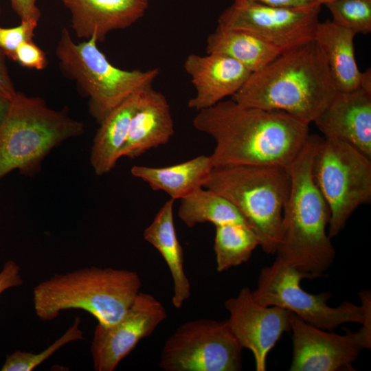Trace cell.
Instances as JSON below:
<instances>
[{
  "label": "cell",
  "mask_w": 371,
  "mask_h": 371,
  "mask_svg": "<svg viewBox=\"0 0 371 371\" xmlns=\"http://www.w3.org/2000/svg\"><path fill=\"white\" fill-rule=\"evenodd\" d=\"M293 359L291 371L352 370V363L363 349H370L371 322L345 335L326 332L290 313Z\"/></svg>",
  "instance_id": "12"
},
{
  "label": "cell",
  "mask_w": 371,
  "mask_h": 371,
  "mask_svg": "<svg viewBox=\"0 0 371 371\" xmlns=\"http://www.w3.org/2000/svg\"><path fill=\"white\" fill-rule=\"evenodd\" d=\"M23 284L21 267L12 260L5 262L0 271V295L5 290Z\"/></svg>",
  "instance_id": "30"
},
{
  "label": "cell",
  "mask_w": 371,
  "mask_h": 371,
  "mask_svg": "<svg viewBox=\"0 0 371 371\" xmlns=\"http://www.w3.org/2000/svg\"><path fill=\"white\" fill-rule=\"evenodd\" d=\"M81 319L76 317L72 325L47 348L39 353L16 350L7 355L1 371H32L68 343L84 339L80 328Z\"/></svg>",
  "instance_id": "26"
},
{
  "label": "cell",
  "mask_w": 371,
  "mask_h": 371,
  "mask_svg": "<svg viewBox=\"0 0 371 371\" xmlns=\"http://www.w3.org/2000/svg\"><path fill=\"white\" fill-rule=\"evenodd\" d=\"M243 349L227 320L196 319L166 339L159 366L166 371H238Z\"/></svg>",
  "instance_id": "10"
},
{
  "label": "cell",
  "mask_w": 371,
  "mask_h": 371,
  "mask_svg": "<svg viewBox=\"0 0 371 371\" xmlns=\"http://www.w3.org/2000/svg\"><path fill=\"white\" fill-rule=\"evenodd\" d=\"M37 25L36 21H21L20 25L14 27H0V49L14 60L17 47L23 42L32 40Z\"/></svg>",
  "instance_id": "28"
},
{
  "label": "cell",
  "mask_w": 371,
  "mask_h": 371,
  "mask_svg": "<svg viewBox=\"0 0 371 371\" xmlns=\"http://www.w3.org/2000/svg\"><path fill=\"white\" fill-rule=\"evenodd\" d=\"M325 5L337 25L356 34L371 32V0H335Z\"/></svg>",
  "instance_id": "27"
},
{
  "label": "cell",
  "mask_w": 371,
  "mask_h": 371,
  "mask_svg": "<svg viewBox=\"0 0 371 371\" xmlns=\"http://www.w3.org/2000/svg\"><path fill=\"white\" fill-rule=\"evenodd\" d=\"M313 174L329 208L331 238L359 206L370 202L371 159L340 139L321 137Z\"/></svg>",
  "instance_id": "8"
},
{
  "label": "cell",
  "mask_w": 371,
  "mask_h": 371,
  "mask_svg": "<svg viewBox=\"0 0 371 371\" xmlns=\"http://www.w3.org/2000/svg\"><path fill=\"white\" fill-rule=\"evenodd\" d=\"M5 56L0 49V92L12 99L16 91L9 75L5 63Z\"/></svg>",
  "instance_id": "32"
},
{
  "label": "cell",
  "mask_w": 371,
  "mask_h": 371,
  "mask_svg": "<svg viewBox=\"0 0 371 371\" xmlns=\"http://www.w3.org/2000/svg\"><path fill=\"white\" fill-rule=\"evenodd\" d=\"M337 92L325 58L313 40L251 73L232 99L244 106L281 111L310 124Z\"/></svg>",
  "instance_id": "2"
},
{
  "label": "cell",
  "mask_w": 371,
  "mask_h": 371,
  "mask_svg": "<svg viewBox=\"0 0 371 371\" xmlns=\"http://www.w3.org/2000/svg\"><path fill=\"white\" fill-rule=\"evenodd\" d=\"M229 327L243 348L253 354L256 370H266L267 357L282 334L290 330V311L257 302L248 287L225 302Z\"/></svg>",
  "instance_id": "14"
},
{
  "label": "cell",
  "mask_w": 371,
  "mask_h": 371,
  "mask_svg": "<svg viewBox=\"0 0 371 371\" xmlns=\"http://www.w3.org/2000/svg\"><path fill=\"white\" fill-rule=\"evenodd\" d=\"M166 317L163 304L153 295L140 291L119 321L110 326L97 324L90 346L95 370H114Z\"/></svg>",
  "instance_id": "13"
},
{
  "label": "cell",
  "mask_w": 371,
  "mask_h": 371,
  "mask_svg": "<svg viewBox=\"0 0 371 371\" xmlns=\"http://www.w3.org/2000/svg\"><path fill=\"white\" fill-rule=\"evenodd\" d=\"M11 102L12 99L0 92V126L7 115Z\"/></svg>",
  "instance_id": "34"
},
{
  "label": "cell",
  "mask_w": 371,
  "mask_h": 371,
  "mask_svg": "<svg viewBox=\"0 0 371 371\" xmlns=\"http://www.w3.org/2000/svg\"><path fill=\"white\" fill-rule=\"evenodd\" d=\"M213 168L210 155H200L166 167L134 166L131 172L153 190H162L175 200L203 188Z\"/></svg>",
  "instance_id": "21"
},
{
  "label": "cell",
  "mask_w": 371,
  "mask_h": 371,
  "mask_svg": "<svg viewBox=\"0 0 371 371\" xmlns=\"http://www.w3.org/2000/svg\"><path fill=\"white\" fill-rule=\"evenodd\" d=\"M12 9L20 17L21 21L38 22L41 12L36 5L37 0H10Z\"/></svg>",
  "instance_id": "31"
},
{
  "label": "cell",
  "mask_w": 371,
  "mask_h": 371,
  "mask_svg": "<svg viewBox=\"0 0 371 371\" xmlns=\"http://www.w3.org/2000/svg\"><path fill=\"white\" fill-rule=\"evenodd\" d=\"M14 61L30 69L41 70L48 64L45 52L31 41L23 42L17 47Z\"/></svg>",
  "instance_id": "29"
},
{
  "label": "cell",
  "mask_w": 371,
  "mask_h": 371,
  "mask_svg": "<svg viewBox=\"0 0 371 371\" xmlns=\"http://www.w3.org/2000/svg\"><path fill=\"white\" fill-rule=\"evenodd\" d=\"M192 123L215 141L210 155L214 168H286L309 136V124L285 112L244 106L233 99L199 111Z\"/></svg>",
  "instance_id": "1"
},
{
  "label": "cell",
  "mask_w": 371,
  "mask_h": 371,
  "mask_svg": "<svg viewBox=\"0 0 371 371\" xmlns=\"http://www.w3.org/2000/svg\"><path fill=\"white\" fill-rule=\"evenodd\" d=\"M359 87L371 93V69L370 68L361 74Z\"/></svg>",
  "instance_id": "35"
},
{
  "label": "cell",
  "mask_w": 371,
  "mask_h": 371,
  "mask_svg": "<svg viewBox=\"0 0 371 371\" xmlns=\"http://www.w3.org/2000/svg\"><path fill=\"white\" fill-rule=\"evenodd\" d=\"M180 200L178 216L188 227L205 223L215 226L231 223L247 224L228 200L212 190L200 188Z\"/></svg>",
  "instance_id": "24"
},
{
  "label": "cell",
  "mask_w": 371,
  "mask_h": 371,
  "mask_svg": "<svg viewBox=\"0 0 371 371\" xmlns=\"http://www.w3.org/2000/svg\"><path fill=\"white\" fill-rule=\"evenodd\" d=\"M0 13H1V9H0Z\"/></svg>",
  "instance_id": "37"
},
{
  "label": "cell",
  "mask_w": 371,
  "mask_h": 371,
  "mask_svg": "<svg viewBox=\"0 0 371 371\" xmlns=\"http://www.w3.org/2000/svg\"><path fill=\"white\" fill-rule=\"evenodd\" d=\"M303 279L292 267L276 259L264 267L258 276L257 288L251 291L254 300L264 306L287 309L304 322L322 330L332 331L341 324L371 322V295L359 293L361 305L343 302L337 307L328 305L329 291L311 294L300 286Z\"/></svg>",
  "instance_id": "9"
},
{
  "label": "cell",
  "mask_w": 371,
  "mask_h": 371,
  "mask_svg": "<svg viewBox=\"0 0 371 371\" xmlns=\"http://www.w3.org/2000/svg\"><path fill=\"white\" fill-rule=\"evenodd\" d=\"M321 137L309 135L286 167L291 188L285 204L276 259L292 267L302 278L323 276L335 258L326 228L330 211L313 178L314 157Z\"/></svg>",
  "instance_id": "3"
},
{
  "label": "cell",
  "mask_w": 371,
  "mask_h": 371,
  "mask_svg": "<svg viewBox=\"0 0 371 371\" xmlns=\"http://www.w3.org/2000/svg\"><path fill=\"white\" fill-rule=\"evenodd\" d=\"M234 1L255 2L267 5L287 8H304L318 4L313 0H234Z\"/></svg>",
  "instance_id": "33"
},
{
  "label": "cell",
  "mask_w": 371,
  "mask_h": 371,
  "mask_svg": "<svg viewBox=\"0 0 371 371\" xmlns=\"http://www.w3.org/2000/svg\"><path fill=\"white\" fill-rule=\"evenodd\" d=\"M93 39L75 43L66 28L61 31L56 54L66 76L89 98L90 114L100 123L128 98L153 85L158 68L125 70L112 65Z\"/></svg>",
  "instance_id": "7"
},
{
  "label": "cell",
  "mask_w": 371,
  "mask_h": 371,
  "mask_svg": "<svg viewBox=\"0 0 371 371\" xmlns=\"http://www.w3.org/2000/svg\"><path fill=\"white\" fill-rule=\"evenodd\" d=\"M142 280L136 271L90 267L54 274L33 289L36 315L51 321L61 312L82 309L98 324L110 326L119 321L140 292Z\"/></svg>",
  "instance_id": "4"
},
{
  "label": "cell",
  "mask_w": 371,
  "mask_h": 371,
  "mask_svg": "<svg viewBox=\"0 0 371 371\" xmlns=\"http://www.w3.org/2000/svg\"><path fill=\"white\" fill-rule=\"evenodd\" d=\"M357 34L330 20L319 22L314 40L320 48L337 91L347 92L359 87L362 72L355 56Z\"/></svg>",
  "instance_id": "19"
},
{
  "label": "cell",
  "mask_w": 371,
  "mask_h": 371,
  "mask_svg": "<svg viewBox=\"0 0 371 371\" xmlns=\"http://www.w3.org/2000/svg\"><path fill=\"white\" fill-rule=\"evenodd\" d=\"M320 10L319 4L287 8L234 1L217 26L248 32L285 52L314 40Z\"/></svg>",
  "instance_id": "11"
},
{
  "label": "cell",
  "mask_w": 371,
  "mask_h": 371,
  "mask_svg": "<svg viewBox=\"0 0 371 371\" xmlns=\"http://www.w3.org/2000/svg\"><path fill=\"white\" fill-rule=\"evenodd\" d=\"M183 66L195 89L188 106L197 111L215 105L227 96H233L251 74L234 59L214 53L190 54Z\"/></svg>",
  "instance_id": "15"
},
{
  "label": "cell",
  "mask_w": 371,
  "mask_h": 371,
  "mask_svg": "<svg viewBox=\"0 0 371 371\" xmlns=\"http://www.w3.org/2000/svg\"><path fill=\"white\" fill-rule=\"evenodd\" d=\"M324 137L340 139L371 159V93L337 91L313 122Z\"/></svg>",
  "instance_id": "16"
},
{
  "label": "cell",
  "mask_w": 371,
  "mask_h": 371,
  "mask_svg": "<svg viewBox=\"0 0 371 371\" xmlns=\"http://www.w3.org/2000/svg\"><path fill=\"white\" fill-rule=\"evenodd\" d=\"M174 133L168 102L164 94L151 85L140 95L119 158L139 157L151 148L168 143Z\"/></svg>",
  "instance_id": "18"
},
{
  "label": "cell",
  "mask_w": 371,
  "mask_h": 371,
  "mask_svg": "<svg viewBox=\"0 0 371 371\" xmlns=\"http://www.w3.org/2000/svg\"><path fill=\"white\" fill-rule=\"evenodd\" d=\"M203 187L228 200L256 235L267 254H276L291 179L286 168L238 166L213 168Z\"/></svg>",
  "instance_id": "5"
},
{
  "label": "cell",
  "mask_w": 371,
  "mask_h": 371,
  "mask_svg": "<svg viewBox=\"0 0 371 371\" xmlns=\"http://www.w3.org/2000/svg\"><path fill=\"white\" fill-rule=\"evenodd\" d=\"M175 200L167 201L145 229L144 238L161 255L173 281L172 303L180 308L190 297L191 286L183 268V251L177 238L173 220Z\"/></svg>",
  "instance_id": "20"
},
{
  "label": "cell",
  "mask_w": 371,
  "mask_h": 371,
  "mask_svg": "<svg viewBox=\"0 0 371 371\" xmlns=\"http://www.w3.org/2000/svg\"><path fill=\"white\" fill-rule=\"evenodd\" d=\"M206 52L232 58L251 73L262 69L283 53L251 34L218 26L207 36Z\"/></svg>",
  "instance_id": "23"
},
{
  "label": "cell",
  "mask_w": 371,
  "mask_h": 371,
  "mask_svg": "<svg viewBox=\"0 0 371 371\" xmlns=\"http://www.w3.org/2000/svg\"><path fill=\"white\" fill-rule=\"evenodd\" d=\"M70 11L71 27L79 38L103 41L111 31L140 19L149 0H60Z\"/></svg>",
  "instance_id": "17"
},
{
  "label": "cell",
  "mask_w": 371,
  "mask_h": 371,
  "mask_svg": "<svg viewBox=\"0 0 371 371\" xmlns=\"http://www.w3.org/2000/svg\"><path fill=\"white\" fill-rule=\"evenodd\" d=\"M83 133V124L64 111L16 91L0 126V179L14 170L36 173L52 148Z\"/></svg>",
  "instance_id": "6"
},
{
  "label": "cell",
  "mask_w": 371,
  "mask_h": 371,
  "mask_svg": "<svg viewBox=\"0 0 371 371\" xmlns=\"http://www.w3.org/2000/svg\"><path fill=\"white\" fill-rule=\"evenodd\" d=\"M313 1L315 3H317L322 5V4L325 5V4L328 3L333 1L335 0H313Z\"/></svg>",
  "instance_id": "36"
},
{
  "label": "cell",
  "mask_w": 371,
  "mask_h": 371,
  "mask_svg": "<svg viewBox=\"0 0 371 371\" xmlns=\"http://www.w3.org/2000/svg\"><path fill=\"white\" fill-rule=\"evenodd\" d=\"M215 227L214 250L219 272L247 262L259 246L256 235L245 223H231Z\"/></svg>",
  "instance_id": "25"
},
{
  "label": "cell",
  "mask_w": 371,
  "mask_h": 371,
  "mask_svg": "<svg viewBox=\"0 0 371 371\" xmlns=\"http://www.w3.org/2000/svg\"><path fill=\"white\" fill-rule=\"evenodd\" d=\"M142 91L128 98L100 123L90 155L91 165L97 175L110 172L120 159V151L126 142L130 122Z\"/></svg>",
  "instance_id": "22"
}]
</instances>
